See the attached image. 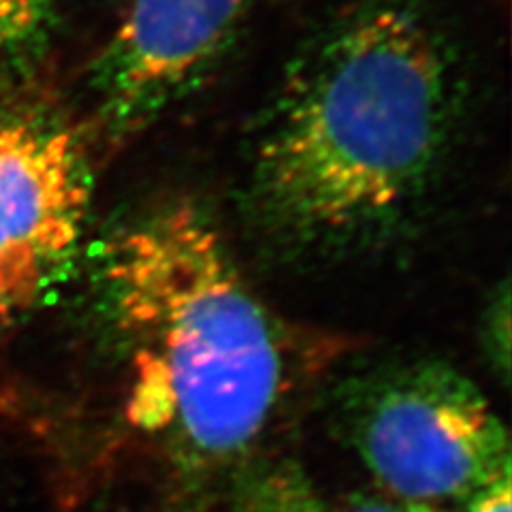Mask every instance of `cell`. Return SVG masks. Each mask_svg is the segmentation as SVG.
I'll return each mask as SVG.
<instances>
[{"label": "cell", "mask_w": 512, "mask_h": 512, "mask_svg": "<svg viewBox=\"0 0 512 512\" xmlns=\"http://www.w3.org/2000/svg\"><path fill=\"white\" fill-rule=\"evenodd\" d=\"M92 180L69 126L32 109H0V320L60 280L82 242Z\"/></svg>", "instance_id": "obj_4"}, {"label": "cell", "mask_w": 512, "mask_h": 512, "mask_svg": "<svg viewBox=\"0 0 512 512\" xmlns=\"http://www.w3.org/2000/svg\"><path fill=\"white\" fill-rule=\"evenodd\" d=\"M451 71L414 9L370 3L288 73L256 146L250 207L286 246L376 237L423 195L451 131Z\"/></svg>", "instance_id": "obj_2"}, {"label": "cell", "mask_w": 512, "mask_h": 512, "mask_svg": "<svg viewBox=\"0 0 512 512\" xmlns=\"http://www.w3.org/2000/svg\"><path fill=\"white\" fill-rule=\"evenodd\" d=\"M233 512H444L395 500L382 491L372 495H333L291 463L252 468L239 478Z\"/></svg>", "instance_id": "obj_6"}, {"label": "cell", "mask_w": 512, "mask_h": 512, "mask_svg": "<svg viewBox=\"0 0 512 512\" xmlns=\"http://www.w3.org/2000/svg\"><path fill=\"white\" fill-rule=\"evenodd\" d=\"M96 291L120 361L124 421L186 472L237 466L306 374L295 331L188 199L111 231Z\"/></svg>", "instance_id": "obj_1"}, {"label": "cell", "mask_w": 512, "mask_h": 512, "mask_svg": "<svg viewBox=\"0 0 512 512\" xmlns=\"http://www.w3.org/2000/svg\"><path fill=\"white\" fill-rule=\"evenodd\" d=\"M346 438L378 491L444 510L510 474L500 416L472 380L442 363L391 367L359 382Z\"/></svg>", "instance_id": "obj_3"}, {"label": "cell", "mask_w": 512, "mask_h": 512, "mask_svg": "<svg viewBox=\"0 0 512 512\" xmlns=\"http://www.w3.org/2000/svg\"><path fill=\"white\" fill-rule=\"evenodd\" d=\"M248 0H131L92 67L101 116L133 133L197 88L233 41Z\"/></svg>", "instance_id": "obj_5"}, {"label": "cell", "mask_w": 512, "mask_h": 512, "mask_svg": "<svg viewBox=\"0 0 512 512\" xmlns=\"http://www.w3.org/2000/svg\"><path fill=\"white\" fill-rule=\"evenodd\" d=\"M50 0H0V52L28 41L47 13Z\"/></svg>", "instance_id": "obj_7"}, {"label": "cell", "mask_w": 512, "mask_h": 512, "mask_svg": "<svg viewBox=\"0 0 512 512\" xmlns=\"http://www.w3.org/2000/svg\"><path fill=\"white\" fill-rule=\"evenodd\" d=\"M512 474L495 480L489 487L480 489L463 504V512H512Z\"/></svg>", "instance_id": "obj_8"}]
</instances>
